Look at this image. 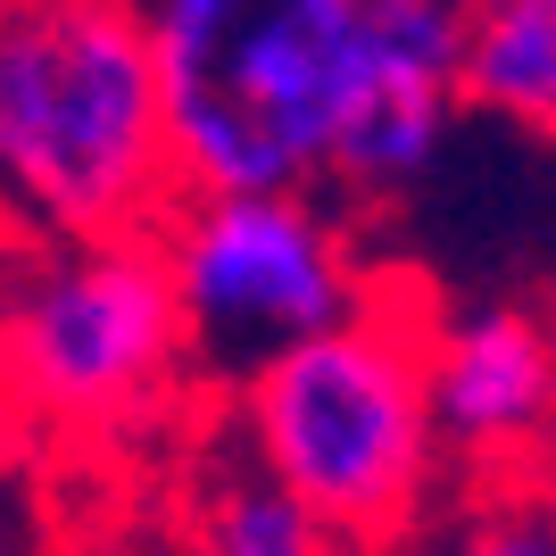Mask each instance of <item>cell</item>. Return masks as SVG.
Segmentation results:
<instances>
[{"mask_svg":"<svg viewBox=\"0 0 556 556\" xmlns=\"http://www.w3.org/2000/svg\"><path fill=\"white\" fill-rule=\"evenodd\" d=\"M0 175L25 232H150L184 200L141 0H9Z\"/></svg>","mask_w":556,"mask_h":556,"instance_id":"1","label":"cell"},{"mask_svg":"<svg viewBox=\"0 0 556 556\" xmlns=\"http://www.w3.org/2000/svg\"><path fill=\"white\" fill-rule=\"evenodd\" d=\"M432 307L407 291H366L341 325L282 349L241 399L257 465L300 490L349 548H391L432 498L441 424H432Z\"/></svg>","mask_w":556,"mask_h":556,"instance_id":"2","label":"cell"},{"mask_svg":"<svg viewBox=\"0 0 556 556\" xmlns=\"http://www.w3.org/2000/svg\"><path fill=\"white\" fill-rule=\"evenodd\" d=\"M184 191H307L332 175L366 0H141Z\"/></svg>","mask_w":556,"mask_h":556,"instance_id":"3","label":"cell"},{"mask_svg":"<svg viewBox=\"0 0 556 556\" xmlns=\"http://www.w3.org/2000/svg\"><path fill=\"white\" fill-rule=\"evenodd\" d=\"M191 366L166 232H34L9 291V374L42 424L109 432Z\"/></svg>","mask_w":556,"mask_h":556,"instance_id":"4","label":"cell"},{"mask_svg":"<svg viewBox=\"0 0 556 556\" xmlns=\"http://www.w3.org/2000/svg\"><path fill=\"white\" fill-rule=\"evenodd\" d=\"M184 291V349L200 382L250 391L282 349L341 325L366 300L341 216L307 191H184L166 216Z\"/></svg>","mask_w":556,"mask_h":556,"instance_id":"5","label":"cell"},{"mask_svg":"<svg viewBox=\"0 0 556 556\" xmlns=\"http://www.w3.org/2000/svg\"><path fill=\"white\" fill-rule=\"evenodd\" d=\"M432 424L448 465L473 482L540 473L556 424V325L540 307L490 300L432 325Z\"/></svg>","mask_w":556,"mask_h":556,"instance_id":"6","label":"cell"},{"mask_svg":"<svg viewBox=\"0 0 556 556\" xmlns=\"http://www.w3.org/2000/svg\"><path fill=\"white\" fill-rule=\"evenodd\" d=\"M465 100L556 134V0H473Z\"/></svg>","mask_w":556,"mask_h":556,"instance_id":"7","label":"cell"},{"mask_svg":"<svg viewBox=\"0 0 556 556\" xmlns=\"http://www.w3.org/2000/svg\"><path fill=\"white\" fill-rule=\"evenodd\" d=\"M200 556H357L300 490H282L266 465L250 482H232L200 523Z\"/></svg>","mask_w":556,"mask_h":556,"instance_id":"8","label":"cell"},{"mask_svg":"<svg viewBox=\"0 0 556 556\" xmlns=\"http://www.w3.org/2000/svg\"><path fill=\"white\" fill-rule=\"evenodd\" d=\"M432 556H556V482L548 473H490L473 507L441 523Z\"/></svg>","mask_w":556,"mask_h":556,"instance_id":"9","label":"cell"},{"mask_svg":"<svg viewBox=\"0 0 556 556\" xmlns=\"http://www.w3.org/2000/svg\"><path fill=\"white\" fill-rule=\"evenodd\" d=\"M540 473L556 482V424H548V448H540Z\"/></svg>","mask_w":556,"mask_h":556,"instance_id":"10","label":"cell"}]
</instances>
